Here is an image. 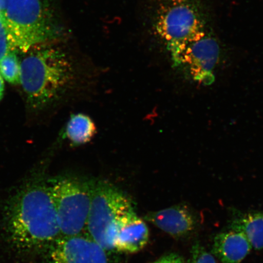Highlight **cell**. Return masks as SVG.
I'll use <instances>...</instances> for the list:
<instances>
[{
	"instance_id": "1",
	"label": "cell",
	"mask_w": 263,
	"mask_h": 263,
	"mask_svg": "<svg viewBox=\"0 0 263 263\" xmlns=\"http://www.w3.org/2000/svg\"><path fill=\"white\" fill-rule=\"evenodd\" d=\"M2 228L10 248L21 255L42 254L62 236L47 180L29 181L8 197Z\"/></svg>"
},
{
	"instance_id": "2",
	"label": "cell",
	"mask_w": 263,
	"mask_h": 263,
	"mask_svg": "<svg viewBox=\"0 0 263 263\" xmlns=\"http://www.w3.org/2000/svg\"><path fill=\"white\" fill-rule=\"evenodd\" d=\"M54 42L34 46L21 60V85L28 103L36 109L59 100L73 81L71 62Z\"/></svg>"
},
{
	"instance_id": "3",
	"label": "cell",
	"mask_w": 263,
	"mask_h": 263,
	"mask_svg": "<svg viewBox=\"0 0 263 263\" xmlns=\"http://www.w3.org/2000/svg\"><path fill=\"white\" fill-rule=\"evenodd\" d=\"M0 22L12 50L22 53L59 37L51 13L43 0H0Z\"/></svg>"
},
{
	"instance_id": "4",
	"label": "cell",
	"mask_w": 263,
	"mask_h": 263,
	"mask_svg": "<svg viewBox=\"0 0 263 263\" xmlns=\"http://www.w3.org/2000/svg\"><path fill=\"white\" fill-rule=\"evenodd\" d=\"M91 200L85 233L108 252L115 251V230L120 218L133 209L120 190L105 181L91 180Z\"/></svg>"
},
{
	"instance_id": "5",
	"label": "cell",
	"mask_w": 263,
	"mask_h": 263,
	"mask_svg": "<svg viewBox=\"0 0 263 263\" xmlns=\"http://www.w3.org/2000/svg\"><path fill=\"white\" fill-rule=\"evenodd\" d=\"M47 183L62 236L84 233L91 205V180L58 176L47 180Z\"/></svg>"
},
{
	"instance_id": "6",
	"label": "cell",
	"mask_w": 263,
	"mask_h": 263,
	"mask_svg": "<svg viewBox=\"0 0 263 263\" xmlns=\"http://www.w3.org/2000/svg\"><path fill=\"white\" fill-rule=\"evenodd\" d=\"M156 31L176 67L186 47L205 33L198 12L189 2L172 3L164 8L158 16Z\"/></svg>"
},
{
	"instance_id": "7",
	"label": "cell",
	"mask_w": 263,
	"mask_h": 263,
	"mask_svg": "<svg viewBox=\"0 0 263 263\" xmlns=\"http://www.w3.org/2000/svg\"><path fill=\"white\" fill-rule=\"evenodd\" d=\"M108 253L83 233L61 236L42 254L46 263H111Z\"/></svg>"
},
{
	"instance_id": "8",
	"label": "cell",
	"mask_w": 263,
	"mask_h": 263,
	"mask_svg": "<svg viewBox=\"0 0 263 263\" xmlns=\"http://www.w3.org/2000/svg\"><path fill=\"white\" fill-rule=\"evenodd\" d=\"M219 55L218 41L205 32L186 47L176 67L183 68L193 80L209 85L215 81Z\"/></svg>"
},
{
	"instance_id": "9",
	"label": "cell",
	"mask_w": 263,
	"mask_h": 263,
	"mask_svg": "<svg viewBox=\"0 0 263 263\" xmlns=\"http://www.w3.org/2000/svg\"><path fill=\"white\" fill-rule=\"evenodd\" d=\"M149 239L145 222L132 209L118 221L114 238L115 251L134 254L145 248Z\"/></svg>"
},
{
	"instance_id": "10",
	"label": "cell",
	"mask_w": 263,
	"mask_h": 263,
	"mask_svg": "<svg viewBox=\"0 0 263 263\" xmlns=\"http://www.w3.org/2000/svg\"><path fill=\"white\" fill-rule=\"evenodd\" d=\"M145 219L174 238H181L190 234L195 229L197 224L195 214L188 206L183 205L151 212L147 214Z\"/></svg>"
},
{
	"instance_id": "11",
	"label": "cell",
	"mask_w": 263,
	"mask_h": 263,
	"mask_svg": "<svg viewBox=\"0 0 263 263\" xmlns=\"http://www.w3.org/2000/svg\"><path fill=\"white\" fill-rule=\"evenodd\" d=\"M252 248L251 242L242 232L230 230L219 233L214 239V254L222 263H240Z\"/></svg>"
},
{
	"instance_id": "12",
	"label": "cell",
	"mask_w": 263,
	"mask_h": 263,
	"mask_svg": "<svg viewBox=\"0 0 263 263\" xmlns=\"http://www.w3.org/2000/svg\"><path fill=\"white\" fill-rule=\"evenodd\" d=\"M230 229L245 234L252 248L257 251L263 249V212L239 215L233 220Z\"/></svg>"
},
{
	"instance_id": "13",
	"label": "cell",
	"mask_w": 263,
	"mask_h": 263,
	"mask_svg": "<svg viewBox=\"0 0 263 263\" xmlns=\"http://www.w3.org/2000/svg\"><path fill=\"white\" fill-rule=\"evenodd\" d=\"M96 132V127L90 118L84 114L72 116L69 120L66 134L68 139L77 145L89 141Z\"/></svg>"
},
{
	"instance_id": "14",
	"label": "cell",
	"mask_w": 263,
	"mask_h": 263,
	"mask_svg": "<svg viewBox=\"0 0 263 263\" xmlns=\"http://www.w3.org/2000/svg\"><path fill=\"white\" fill-rule=\"evenodd\" d=\"M15 51H10L0 60V74L13 85L21 84V62Z\"/></svg>"
},
{
	"instance_id": "15",
	"label": "cell",
	"mask_w": 263,
	"mask_h": 263,
	"mask_svg": "<svg viewBox=\"0 0 263 263\" xmlns=\"http://www.w3.org/2000/svg\"><path fill=\"white\" fill-rule=\"evenodd\" d=\"M187 263H216V259L210 252L199 244L194 245L192 256Z\"/></svg>"
},
{
	"instance_id": "16",
	"label": "cell",
	"mask_w": 263,
	"mask_h": 263,
	"mask_svg": "<svg viewBox=\"0 0 263 263\" xmlns=\"http://www.w3.org/2000/svg\"><path fill=\"white\" fill-rule=\"evenodd\" d=\"M10 51H13L9 41L7 33L0 22V60Z\"/></svg>"
},
{
	"instance_id": "17",
	"label": "cell",
	"mask_w": 263,
	"mask_h": 263,
	"mask_svg": "<svg viewBox=\"0 0 263 263\" xmlns=\"http://www.w3.org/2000/svg\"><path fill=\"white\" fill-rule=\"evenodd\" d=\"M150 263H185L183 259L181 256L174 253L167 254L162 256L155 261Z\"/></svg>"
},
{
	"instance_id": "18",
	"label": "cell",
	"mask_w": 263,
	"mask_h": 263,
	"mask_svg": "<svg viewBox=\"0 0 263 263\" xmlns=\"http://www.w3.org/2000/svg\"><path fill=\"white\" fill-rule=\"evenodd\" d=\"M4 91H5L4 81H3V78H2L1 74H0V101H1L2 100L3 95H4Z\"/></svg>"
},
{
	"instance_id": "19",
	"label": "cell",
	"mask_w": 263,
	"mask_h": 263,
	"mask_svg": "<svg viewBox=\"0 0 263 263\" xmlns=\"http://www.w3.org/2000/svg\"><path fill=\"white\" fill-rule=\"evenodd\" d=\"M190 1V0H171V2L174 3H187Z\"/></svg>"
}]
</instances>
